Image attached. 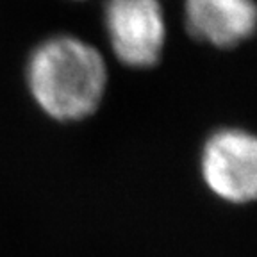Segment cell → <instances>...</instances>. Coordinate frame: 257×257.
Masks as SVG:
<instances>
[{"label":"cell","instance_id":"1","mask_svg":"<svg viewBox=\"0 0 257 257\" xmlns=\"http://www.w3.org/2000/svg\"><path fill=\"white\" fill-rule=\"evenodd\" d=\"M25 88L38 111L56 123H80L100 109L109 88L104 54L72 32H54L29 50Z\"/></svg>","mask_w":257,"mask_h":257},{"label":"cell","instance_id":"2","mask_svg":"<svg viewBox=\"0 0 257 257\" xmlns=\"http://www.w3.org/2000/svg\"><path fill=\"white\" fill-rule=\"evenodd\" d=\"M102 25L118 63L134 70L152 68L159 63L166 43L161 0H104Z\"/></svg>","mask_w":257,"mask_h":257},{"label":"cell","instance_id":"3","mask_svg":"<svg viewBox=\"0 0 257 257\" xmlns=\"http://www.w3.org/2000/svg\"><path fill=\"white\" fill-rule=\"evenodd\" d=\"M207 188L230 204L257 200V136L241 128H221L205 141L200 159Z\"/></svg>","mask_w":257,"mask_h":257},{"label":"cell","instance_id":"4","mask_svg":"<svg viewBox=\"0 0 257 257\" xmlns=\"http://www.w3.org/2000/svg\"><path fill=\"white\" fill-rule=\"evenodd\" d=\"M186 29L197 41L232 48L257 29L255 0H184Z\"/></svg>","mask_w":257,"mask_h":257},{"label":"cell","instance_id":"5","mask_svg":"<svg viewBox=\"0 0 257 257\" xmlns=\"http://www.w3.org/2000/svg\"><path fill=\"white\" fill-rule=\"evenodd\" d=\"M70 2H84V0H70Z\"/></svg>","mask_w":257,"mask_h":257}]
</instances>
